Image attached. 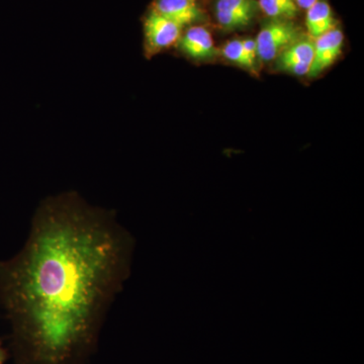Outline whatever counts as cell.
I'll list each match as a JSON object with an SVG mask.
<instances>
[{"instance_id": "obj_12", "label": "cell", "mask_w": 364, "mask_h": 364, "mask_svg": "<svg viewBox=\"0 0 364 364\" xmlns=\"http://www.w3.org/2000/svg\"><path fill=\"white\" fill-rule=\"evenodd\" d=\"M215 18L220 26L227 31L245 28L253 20L252 16L222 11H215Z\"/></svg>"}, {"instance_id": "obj_8", "label": "cell", "mask_w": 364, "mask_h": 364, "mask_svg": "<svg viewBox=\"0 0 364 364\" xmlns=\"http://www.w3.org/2000/svg\"><path fill=\"white\" fill-rule=\"evenodd\" d=\"M306 26L311 37L315 39L336 28L329 4L322 0H318L306 11Z\"/></svg>"}, {"instance_id": "obj_6", "label": "cell", "mask_w": 364, "mask_h": 364, "mask_svg": "<svg viewBox=\"0 0 364 364\" xmlns=\"http://www.w3.org/2000/svg\"><path fill=\"white\" fill-rule=\"evenodd\" d=\"M152 9L182 28L202 21L205 16L196 0H155Z\"/></svg>"}, {"instance_id": "obj_3", "label": "cell", "mask_w": 364, "mask_h": 364, "mask_svg": "<svg viewBox=\"0 0 364 364\" xmlns=\"http://www.w3.org/2000/svg\"><path fill=\"white\" fill-rule=\"evenodd\" d=\"M182 28L151 9L144 21L146 48L149 54L168 49L178 42Z\"/></svg>"}, {"instance_id": "obj_2", "label": "cell", "mask_w": 364, "mask_h": 364, "mask_svg": "<svg viewBox=\"0 0 364 364\" xmlns=\"http://www.w3.org/2000/svg\"><path fill=\"white\" fill-rule=\"evenodd\" d=\"M301 38L298 26L287 20H274L261 28L257 38V58L269 62Z\"/></svg>"}, {"instance_id": "obj_4", "label": "cell", "mask_w": 364, "mask_h": 364, "mask_svg": "<svg viewBox=\"0 0 364 364\" xmlns=\"http://www.w3.org/2000/svg\"><path fill=\"white\" fill-rule=\"evenodd\" d=\"M314 58V41L310 38H299L277 56V70L294 75H308Z\"/></svg>"}, {"instance_id": "obj_1", "label": "cell", "mask_w": 364, "mask_h": 364, "mask_svg": "<svg viewBox=\"0 0 364 364\" xmlns=\"http://www.w3.org/2000/svg\"><path fill=\"white\" fill-rule=\"evenodd\" d=\"M130 234L75 193L41 203L20 252L0 261L18 364H85L129 277Z\"/></svg>"}, {"instance_id": "obj_15", "label": "cell", "mask_w": 364, "mask_h": 364, "mask_svg": "<svg viewBox=\"0 0 364 364\" xmlns=\"http://www.w3.org/2000/svg\"><path fill=\"white\" fill-rule=\"evenodd\" d=\"M7 354L6 349L2 346L1 342H0V364H4L6 363Z\"/></svg>"}, {"instance_id": "obj_5", "label": "cell", "mask_w": 364, "mask_h": 364, "mask_svg": "<svg viewBox=\"0 0 364 364\" xmlns=\"http://www.w3.org/2000/svg\"><path fill=\"white\" fill-rule=\"evenodd\" d=\"M343 42V33L336 28L314 41V58L308 75L316 77L329 68L341 55Z\"/></svg>"}, {"instance_id": "obj_13", "label": "cell", "mask_w": 364, "mask_h": 364, "mask_svg": "<svg viewBox=\"0 0 364 364\" xmlns=\"http://www.w3.org/2000/svg\"><path fill=\"white\" fill-rule=\"evenodd\" d=\"M242 46H243L244 52L249 61L255 66L256 59H257V46H256V41L253 39H244L241 40Z\"/></svg>"}, {"instance_id": "obj_10", "label": "cell", "mask_w": 364, "mask_h": 364, "mask_svg": "<svg viewBox=\"0 0 364 364\" xmlns=\"http://www.w3.org/2000/svg\"><path fill=\"white\" fill-rule=\"evenodd\" d=\"M258 7V2L255 0H218L215 4V11L244 14L252 18L255 16Z\"/></svg>"}, {"instance_id": "obj_7", "label": "cell", "mask_w": 364, "mask_h": 364, "mask_svg": "<svg viewBox=\"0 0 364 364\" xmlns=\"http://www.w3.org/2000/svg\"><path fill=\"white\" fill-rule=\"evenodd\" d=\"M178 42L182 51L191 58L205 60L217 55L214 40L205 26H191L181 36Z\"/></svg>"}, {"instance_id": "obj_9", "label": "cell", "mask_w": 364, "mask_h": 364, "mask_svg": "<svg viewBox=\"0 0 364 364\" xmlns=\"http://www.w3.org/2000/svg\"><path fill=\"white\" fill-rule=\"evenodd\" d=\"M258 6L274 20H291L299 11L294 0H259Z\"/></svg>"}, {"instance_id": "obj_11", "label": "cell", "mask_w": 364, "mask_h": 364, "mask_svg": "<svg viewBox=\"0 0 364 364\" xmlns=\"http://www.w3.org/2000/svg\"><path fill=\"white\" fill-rule=\"evenodd\" d=\"M223 55L229 61L233 62L237 65L248 69V70H254L255 66L249 61L245 52H244L243 46H242L241 40H234L228 42L223 48Z\"/></svg>"}, {"instance_id": "obj_14", "label": "cell", "mask_w": 364, "mask_h": 364, "mask_svg": "<svg viewBox=\"0 0 364 364\" xmlns=\"http://www.w3.org/2000/svg\"><path fill=\"white\" fill-rule=\"evenodd\" d=\"M318 0H294L296 6L301 7V9H306L308 11L310 7H312L314 4L317 2Z\"/></svg>"}]
</instances>
